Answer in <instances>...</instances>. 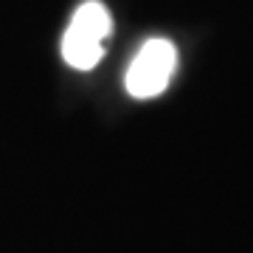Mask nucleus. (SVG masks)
<instances>
[{
	"label": "nucleus",
	"mask_w": 253,
	"mask_h": 253,
	"mask_svg": "<svg viewBox=\"0 0 253 253\" xmlns=\"http://www.w3.org/2000/svg\"><path fill=\"white\" fill-rule=\"evenodd\" d=\"M113 31V20L104 3L87 0L73 11V20L62 37V59L76 71H90L104 56V40Z\"/></svg>",
	"instance_id": "1"
},
{
	"label": "nucleus",
	"mask_w": 253,
	"mask_h": 253,
	"mask_svg": "<svg viewBox=\"0 0 253 253\" xmlns=\"http://www.w3.org/2000/svg\"><path fill=\"white\" fill-rule=\"evenodd\" d=\"M177 68V48L169 42V40H146L141 51L135 54V59L126 68V93L132 99H155L161 96L169 82H172V73Z\"/></svg>",
	"instance_id": "2"
}]
</instances>
